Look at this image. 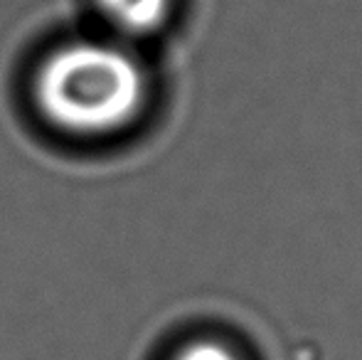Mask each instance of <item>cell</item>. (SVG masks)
Listing matches in <instances>:
<instances>
[{
	"label": "cell",
	"mask_w": 362,
	"mask_h": 360,
	"mask_svg": "<svg viewBox=\"0 0 362 360\" xmlns=\"http://www.w3.org/2000/svg\"><path fill=\"white\" fill-rule=\"evenodd\" d=\"M35 99L57 129L74 136H104L141 114L146 77L121 47L72 42L45 59L35 77Z\"/></svg>",
	"instance_id": "cell-1"
},
{
	"label": "cell",
	"mask_w": 362,
	"mask_h": 360,
	"mask_svg": "<svg viewBox=\"0 0 362 360\" xmlns=\"http://www.w3.org/2000/svg\"><path fill=\"white\" fill-rule=\"evenodd\" d=\"M101 13L129 35L156 33L168 18L170 0H96Z\"/></svg>",
	"instance_id": "cell-2"
},
{
	"label": "cell",
	"mask_w": 362,
	"mask_h": 360,
	"mask_svg": "<svg viewBox=\"0 0 362 360\" xmlns=\"http://www.w3.org/2000/svg\"><path fill=\"white\" fill-rule=\"evenodd\" d=\"M175 360H239L219 341H197L177 353Z\"/></svg>",
	"instance_id": "cell-3"
}]
</instances>
